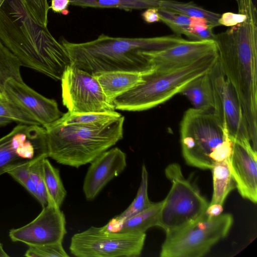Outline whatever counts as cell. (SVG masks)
Segmentation results:
<instances>
[{"label":"cell","mask_w":257,"mask_h":257,"mask_svg":"<svg viewBox=\"0 0 257 257\" xmlns=\"http://www.w3.org/2000/svg\"><path fill=\"white\" fill-rule=\"evenodd\" d=\"M242 23L215 34L218 61L232 87L253 148L257 149V11L252 0H235Z\"/></svg>","instance_id":"6da1fadb"},{"label":"cell","mask_w":257,"mask_h":257,"mask_svg":"<svg viewBox=\"0 0 257 257\" xmlns=\"http://www.w3.org/2000/svg\"><path fill=\"white\" fill-rule=\"evenodd\" d=\"M0 40L21 66L55 80L71 64L64 46L30 16L23 0H4L1 6Z\"/></svg>","instance_id":"7a4b0ae2"},{"label":"cell","mask_w":257,"mask_h":257,"mask_svg":"<svg viewBox=\"0 0 257 257\" xmlns=\"http://www.w3.org/2000/svg\"><path fill=\"white\" fill-rule=\"evenodd\" d=\"M181 36L149 38L114 37L101 34L93 40L73 43L63 38L71 64L92 75L115 71L146 73L153 69L148 59L151 51L184 42Z\"/></svg>","instance_id":"3957f363"},{"label":"cell","mask_w":257,"mask_h":257,"mask_svg":"<svg viewBox=\"0 0 257 257\" xmlns=\"http://www.w3.org/2000/svg\"><path fill=\"white\" fill-rule=\"evenodd\" d=\"M124 117L96 128L51 123L46 132L48 157L56 162L78 168L90 163L123 138Z\"/></svg>","instance_id":"277c9868"},{"label":"cell","mask_w":257,"mask_h":257,"mask_svg":"<svg viewBox=\"0 0 257 257\" xmlns=\"http://www.w3.org/2000/svg\"><path fill=\"white\" fill-rule=\"evenodd\" d=\"M217 51L186 65L167 70L153 69L143 75V82L116 97L115 109L140 111L157 106L180 93L191 81L209 72L218 60Z\"/></svg>","instance_id":"5b68a950"},{"label":"cell","mask_w":257,"mask_h":257,"mask_svg":"<svg viewBox=\"0 0 257 257\" xmlns=\"http://www.w3.org/2000/svg\"><path fill=\"white\" fill-rule=\"evenodd\" d=\"M180 141L187 164L200 169L211 170L232 151V140L213 110L188 109L181 121Z\"/></svg>","instance_id":"8992f818"},{"label":"cell","mask_w":257,"mask_h":257,"mask_svg":"<svg viewBox=\"0 0 257 257\" xmlns=\"http://www.w3.org/2000/svg\"><path fill=\"white\" fill-rule=\"evenodd\" d=\"M165 174L171 187L162 200L158 226L168 234L202 217L209 203L196 185L184 177L178 163L168 165Z\"/></svg>","instance_id":"52a82bcc"},{"label":"cell","mask_w":257,"mask_h":257,"mask_svg":"<svg viewBox=\"0 0 257 257\" xmlns=\"http://www.w3.org/2000/svg\"><path fill=\"white\" fill-rule=\"evenodd\" d=\"M233 222L229 213L210 217L206 213L193 223L166 234L161 257H201L228 234Z\"/></svg>","instance_id":"ba28073f"},{"label":"cell","mask_w":257,"mask_h":257,"mask_svg":"<svg viewBox=\"0 0 257 257\" xmlns=\"http://www.w3.org/2000/svg\"><path fill=\"white\" fill-rule=\"evenodd\" d=\"M146 237V233L109 232L91 226L72 236L69 250L78 257H137Z\"/></svg>","instance_id":"9c48e42d"},{"label":"cell","mask_w":257,"mask_h":257,"mask_svg":"<svg viewBox=\"0 0 257 257\" xmlns=\"http://www.w3.org/2000/svg\"><path fill=\"white\" fill-rule=\"evenodd\" d=\"M48 157L46 132L42 125L19 124L0 138V176Z\"/></svg>","instance_id":"30bf717a"},{"label":"cell","mask_w":257,"mask_h":257,"mask_svg":"<svg viewBox=\"0 0 257 257\" xmlns=\"http://www.w3.org/2000/svg\"><path fill=\"white\" fill-rule=\"evenodd\" d=\"M62 98L68 111L75 113L115 111L96 77L70 64L61 79Z\"/></svg>","instance_id":"8fae6325"},{"label":"cell","mask_w":257,"mask_h":257,"mask_svg":"<svg viewBox=\"0 0 257 257\" xmlns=\"http://www.w3.org/2000/svg\"><path fill=\"white\" fill-rule=\"evenodd\" d=\"M209 75L213 93V112L216 118L226 128L232 141L250 142L241 106L218 60L209 71Z\"/></svg>","instance_id":"7c38bea8"},{"label":"cell","mask_w":257,"mask_h":257,"mask_svg":"<svg viewBox=\"0 0 257 257\" xmlns=\"http://www.w3.org/2000/svg\"><path fill=\"white\" fill-rule=\"evenodd\" d=\"M40 214L30 223L10 230L12 241L29 246L62 242L67 233L63 212L52 201L42 207Z\"/></svg>","instance_id":"4fadbf2b"},{"label":"cell","mask_w":257,"mask_h":257,"mask_svg":"<svg viewBox=\"0 0 257 257\" xmlns=\"http://www.w3.org/2000/svg\"><path fill=\"white\" fill-rule=\"evenodd\" d=\"M4 94L43 126L55 121L63 114L55 99L44 96L24 81L8 79L4 85Z\"/></svg>","instance_id":"5bb4252c"},{"label":"cell","mask_w":257,"mask_h":257,"mask_svg":"<svg viewBox=\"0 0 257 257\" xmlns=\"http://www.w3.org/2000/svg\"><path fill=\"white\" fill-rule=\"evenodd\" d=\"M230 156L231 173L241 197L257 202V152L249 141H232Z\"/></svg>","instance_id":"9a60e30c"},{"label":"cell","mask_w":257,"mask_h":257,"mask_svg":"<svg viewBox=\"0 0 257 257\" xmlns=\"http://www.w3.org/2000/svg\"><path fill=\"white\" fill-rule=\"evenodd\" d=\"M90 163L83 185L88 200L94 199L110 181L124 171L126 156L118 148H113L102 153Z\"/></svg>","instance_id":"2e32d148"},{"label":"cell","mask_w":257,"mask_h":257,"mask_svg":"<svg viewBox=\"0 0 257 257\" xmlns=\"http://www.w3.org/2000/svg\"><path fill=\"white\" fill-rule=\"evenodd\" d=\"M212 40H186L165 49L148 54L150 64L158 70H167L190 64L209 54L217 52Z\"/></svg>","instance_id":"e0dca14e"},{"label":"cell","mask_w":257,"mask_h":257,"mask_svg":"<svg viewBox=\"0 0 257 257\" xmlns=\"http://www.w3.org/2000/svg\"><path fill=\"white\" fill-rule=\"evenodd\" d=\"M144 73L115 71L96 74V77L107 100L112 103L117 96L143 82Z\"/></svg>","instance_id":"ac0fdd59"},{"label":"cell","mask_w":257,"mask_h":257,"mask_svg":"<svg viewBox=\"0 0 257 257\" xmlns=\"http://www.w3.org/2000/svg\"><path fill=\"white\" fill-rule=\"evenodd\" d=\"M209 71L191 81L180 92L196 109L213 110V93Z\"/></svg>","instance_id":"d6986e66"},{"label":"cell","mask_w":257,"mask_h":257,"mask_svg":"<svg viewBox=\"0 0 257 257\" xmlns=\"http://www.w3.org/2000/svg\"><path fill=\"white\" fill-rule=\"evenodd\" d=\"M213 178V194L209 204L223 206L230 192L236 188L231 173L230 157L214 163L211 169Z\"/></svg>","instance_id":"ffe728a7"},{"label":"cell","mask_w":257,"mask_h":257,"mask_svg":"<svg viewBox=\"0 0 257 257\" xmlns=\"http://www.w3.org/2000/svg\"><path fill=\"white\" fill-rule=\"evenodd\" d=\"M148 173L146 166L142 168L141 180L137 195L129 206L122 213L115 216L106 225L101 227L105 231L111 232L113 229L128 218L150 207L153 202L148 196Z\"/></svg>","instance_id":"44dd1931"},{"label":"cell","mask_w":257,"mask_h":257,"mask_svg":"<svg viewBox=\"0 0 257 257\" xmlns=\"http://www.w3.org/2000/svg\"><path fill=\"white\" fill-rule=\"evenodd\" d=\"M163 201L153 202L143 211L128 218L111 232L146 233L151 227L158 226Z\"/></svg>","instance_id":"7402d4cb"},{"label":"cell","mask_w":257,"mask_h":257,"mask_svg":"<svg viewBox=\"0 0 257 257\" xmlns=\"http://www.w3.org/2000/svg\"><path fill=\"white\" fill-rule=\"evenodd\" d=\"M115 110L111 112L75 113L68 111L54 123L58 125H79L96 128L106 126L121 116Z\"/></svg>","instance_id":"603a6c76"},{"label":"cell","mask_w":257,"mask_h":257,"mask_svg":"<svg viewBox=\"0 0 257 257\" xmlns=\"http://www.w3.org/2000/svg\"><path fill=\"white\" fill-rule=\"evenodd\" d=\"M70 5L83 8H113L132 11L160 8L161 0H70Z\"/></svg>","instance_id":"cb8c5ba5"},{"label":"cell","mask_w":257,"mask_h":257,"mask_svg":"<svg viewBox=\"0 0 257 257\" xmlns=\"http://www.w3.org/2000/svg\"><path fill=\"white\" fill-rule=\"evenodd\" d=\"M42 171L49 200L52 201L60 207L67 192L61 179L59 171L51 164L47 158L42 161Z\"/></svg>","instance_id":"d4e9b609"},{"label":"cell","mask_w":257,"mask_h":257,"mask_svg":"<svg viewBox=\"0 0 257 257\" xmlns=\"http://www.w3.org/2000/svg\"><path fill=\"white\" fill-rule=\"evenodd\" d=\"M160 8L180 13L189 17L203 18L213 28L219 26L218 21L221 15L204 9L192 2L161 0Z\"/></svg>","instance_id":"484cf974"},{"label":"cell","mask_w":257,"mask_h":257,"mask_svg":"<svg viewBox=\"0 0 257 257\" xmlns=\"http://www.w3.org/2000/svg\"><path fill=\"white\" fill-rule=\"evenodd\" d=\"M21 64L16 57L0 40V97H5L4 88L5 82L10 78L23 82Z\"/></svg>","instance_id":"4316f807"},{"label":"cell","mask_w":257,"mask_h":257,"mask_svg":"<svg viewBox=\"0 0 257 257\" xmlns=\"http://www.w3.org/2000/svg\"><path fill=\"white\" fill-rule=\"evenodd\" d=\"M161 21L177 35H185L191 22V17L165 8H159Z\"/></svg>","instance_id":"83f0119b"},{"label":"cell","mask_w":257,"mask_h":257,"mask_svg":"<svg viewBox=\"0 0 257 257\" xmlns=\"http://www.w3.org/2000/svg\"><path fill=\"white\" fill-rule=\"evenodd\" d=\"M0 117L27 125H40L15 103L6 98H0Z\"/></svg>","instance_id":"f1b7e54d"},{"label":"cell","mask_w":257,"mask_h":257,"mask_svg":"<svg viewBox=\"0 0 257 257\" xmlns=\"http://www.w3.org/2000/svg\"><path fill=\"white\" fill-rule=\"evenodd\" d=\"M43 159L34 163L30 169V176L34 182L37 189L36 199L42 207L46 206L49 201V196L43 175L42 161Z\"/></svg>","instance_id":"f546056e"},{"label":"cell","mask_w":257,"mask_h":257,"mask_svg":"<svg viewBox=\"0 0 257 257\" xmlns=\"http://www.w3.org/2000/svg\"><path fill=\"white\" fill-rule=\"evenodd\" d=\"M27 257H67V253L62 245V242L52 244L30 246L25 252Z\"/></svg>","instance_id":"4dcf8cb0"},{"label":"cell","mask_w":257,"mask_h":257,"mask_svg":"<svg viewBox=\"0 0 257 257\" xmlns=\"http://www.w3.org/2000/svg\"><path fill=\"white\" fill-rule=\"evenodd\" d=\"M30 16L38 23L47 27L50 6L47 0H23Z\"/></svg>","instance_id":"1f68e13d"},{"label":"cell","mask_w":257,"mask_h":257,"mask_svg":"<svg viewBox=\"0 0 257 257\" xmlns=\"http://www.w3.org/2000/svg\"><path fill=\"white\" fill-rule=\"evenodd\" d=\"M245 19L246 15L242 12H238L237 14L226 12L221 15L218 23L219 26L232 27L242 23Z\"/></svg>","instance_id":"d6a6232c"},{"label":"cell","mask_w":257,"mask_h":257,"mask_svg":"<svg viewBox=\"0 0 257 257\" xmlns=\"http://www.w3.org/2000/svg\"><path fill=\"white\" fill-rule=\"evenodd\" d=\"M33 164L28 163L19 166L11 170L8 173L24 187L30 176V169Z\"/></svg>","instance_id":"836d02e7"},{"label":"cell","mask_w":257,"mask_h":257,"mask_svg":"<svg viewBox=\"0 0 257 257\" xmlns=\"http://www.w3.org/2000/svg\"><path fill=\"white\" fill-rule=\"evenodd\" d=\"M69 5L70 0H51L50 9L54 13L67 15L69 13L67 10Z\"/></svg>","instance_id":"e575fe53"},{"label":"cell","mask_w":257,"mask_h":257,"mask_svg":"<svg viewBox=\"0 0 257 257\" xmlns=\"http://www.w3.org/2000/svg\"><path fill=\"white\" fill-rule=\"evenodd\" d=\"M158 11V8H148L141 14L142 19L148 24L160 22L161 19Z\"/></svg>","instance_id":"d590c367"},{"label":"cell","mask_w":257,"mask_h":257,"mask_svg":"<svg viewBox=\"0 0 257 257\" xmlns=\"http://www.w3.org/2000/svg\"><path fill=\"white\" fill-rule=\"evenodd\" d=\"M223 211V206L217 204H209L205 213L210 217H214L221 214Z\"/></svg>","instance_id":"8d00e7d4"},{"label":"cell","mask_w":257,"mask_h":257,"mask_svg":"<svg viewBox=\"0 0 257 257\" xmlns=\"http://www.w3.org/2000/svg\"><path fill=\"white\" fill-rule=\"evenodd\" d=\"M12 122L13 121L10 119L0 117V128L5 126Z\"/></svg>","instance_id":"74e56055"},{"label":"cell","mask_w":257,"mask_h":257,"mask_svg":"<svg viewBox=\"0 0 257 257\" xmlns=\"http://www.w3.org/2000/svg\"><path fill=\"white\" fill-rule=\"evenodd\" d=\"M9 254L5 250L3 244L0 242V257H8Z\"/></svg>","instance_id":"f35d334b"},{"label":"cell","mask_w":257,"mask_h":257,"mask_svg":"<svg viewBox=\"0 0 257 257\" xmlns=\"http://www.w3.org/2000/svg\"><path fill=\"white\" fill-rule=\"evenodd\" d=\"M4 0H0V7L2 5L3 2H4Z\"/></svg>","instance_id":"ab89813d"},{"label":"cell","mask_w":257,"mask_h":257,"mask_svg":"<svg viewBox=\"0 0 257 257\" xmlns=\"http://www.w3.org/2000/svg\"><path fill=\"white\" fill-rule=\"evenodd\" d=\"M1 98V97H0ZM4 98V97H3Z\"/></svg>","instance_id":"60d3db41"}]
</instances>
